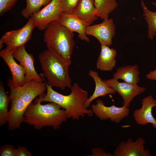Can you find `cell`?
<instances>
[{
    "label": "cell",
    "instance_id": "1",
    "mask_svg": "<svg viewBox=\"0 0 156 156\" xmlns=\"http://www.w3.org/2000/svg\"><path fill=\"white\" fill-rule=\"evenodd\" d=\"M7 85L10 90L11 107L9 112L8 128L13 131L20 128L24 121L27 108L37 97L47 90L45 82L32 80L22 86H15L9 78Z\"/></svg>",
    "mask_w": 156,
    "mask_h": 156
},
{
    "label": "cell",
    "instance_id": "2",
    "mask_svg": "<svg viewBox=\"0 0 156 156\" xmlns=\"http://www.w3.org/2000/svg\"><path fill=\"white\" fill-rule=\"evenodd\" d=\"M47 92L43 94L41 102H49L55 103L60 106L65 111L67 118L78 120L87 115L91 116L93 113L91 109H88L85 103L88 99V93L83 90L79 85L74 83L71 88V92L65 95L54 90L45 80Z\"/></svg>",
    "mask_w": 156,
    "mask_h": 156
},
{
    "label": "cell",
    "instance_id": "3",
    "mask_svg": "<svg viewBox=\"0 0 156 156\" xmlns=\"http://www.w3.org/2000/svg\"><path fill=\"white\" fill-rule=\"evenodd\" d=\"M43 94L39 96L36 102H32L28 107L24 114V122L36 129L48 126L57 129L68 119L65 111L54 103L42 104Z\"/></svg>",
    "mask_w": 156,
    "mask_h": 156
},
{
    "label": "cell",
    "instance_id": "4",
    "mask_svg": "<svg viewBox=\"0 0 156 156\" xmlns=\"http://www.w3.org/2000/svg\"><path fill=\"white\" fill-rule=\"evenodd\" d=\"M44 77L50 86L62 90L70 88L72 82L69 72L70 65L59 54L47 49L39 55Z\"/></svg>",
    "mask_w": 156,
    "mask_h": 156
},
{
    "label": "cell",
    "instance_id": "5",
    "mask_svg": "<svg viewBox=\"0 0 156 156\" xmlns=\"http://www.w3.org/2000/svg\"><path fill=\"white\" fill-rule=\"evenodd\" d=\"M74 34L58 21L50 23L44 30V41L48 49L56 53L70 65L75 45Z\"/></svg>",
    "mask_w": 156,
    "mask_h": 156
},
{
    "label": "cell",
    "instance_id": "6",
    "mask_svg": "<svg viewBox=\"0 0 156 156\" xmlns=\"http://www.w3.org/2000/svg\"><path fill=\"white\" fill-rule=\"evenodd\" d=\"M36 24L34 18L31 17L26 23L19 29L5 33L0 40V48L3 44L8 48L15 49L25 45L31 39Z\"/></svg>",
    "mask_w": 156,
    "mask_h": 156
},
{
    "label": "cell",
    "instance_id": "7",
    "mask_svg": "<svg viewBox=\"0 0 156 156\" xmlns=\"http://www.w3.org/2000/svg\"><path fill=\"white\" fill-rule=\"evenodd\" d=\"M96 104L91 106V109L95 115L100 120H110L116 123L120 122L129 115V108L123 106L117 107L114 105L109 107L105 105L102 100L98 99Z\"/></svg>",
    "mask_w": 156,
    "mask_h": 156
},
{
    "label": "cell",
    "instance_id": "8",
    "mask_svg": "<svg viewBox=\"0 0 156 156\" xmlns=\"http://www.w3.org/2000/svg\"><path fill=\"white\" fill-rule=\"evenodd\" d=\"M62 13L60 0H52L31 17L35 21L36 27L42 31L44 30L51 22L58 21Z\"/></svg>",
    "mask_w": 156,
    "mask_h": 156
},
{
    "label": "cell",
    "instance_id": "9",
    "mask_svg": "<svg viewBox=\"0 0 156 156\" xmlns=\"http://www.w3.org/2000/svg\"><path fill=\"white\" fill-rule=\"evenodd\" d=\"M85 33L87 36L96 38L101 44L109 46L112 44V39L115 34V27L113 20L108 18L101 23L86 26Z\"/></svg>",
    "mask_w": 156,
    "mask_h": 156
},
{
    "label": "cell",
    "instance_id": "10",
    "mask_svg": "<svg viewBox=\"0 0 156 156\" xmlns=\"http://www.w3.org/2000/svg\"><path fill=\"white\" fill-rule=\"evenodd\" d=\"M103 81L119 94L123 99L122 106L128 108L130 107V103L134 98L146 90V88L145 87L125 82H120L118 80L113 78Z\"/></svg>",
    "mask_w": 156,
    "mask_h": 156
},
{
    "label": "cell",
    "instance_id": "11",
    "mask_svg": "<svg viewBox=\"0 0 156 156\" xmlns=\"http://www.w3.org/2000/svg\"><path fill=\"white\" fill-rule=\"evenodd\" d=\"M13 55L25 70L26 83L32 80L44 81L42 73L39 75L36 72L34 66L35 60L33 55L26 51L25 45L15 49L13 53Z\"/></svg>",
    "mask_w": 156,
    "mask_h": 156
},
{
    "label": "cell",
    "instance_id": "12",
    "mask_svg": "<svg viewBox=\"0 0 156 156\" xmlns=\"http://www.w3.org/2000/svg\"><path fill=\"white\" fill-rule=\"evenodd\" d=\"M145 141L142 137L133 141L132 138L120 143L116 148L114 156H151L149 150L144 149Z\"/></svg>",
    "mask_w": 156,
    "mask_h": 156
},
{
    "label": "cell",
    "instance_id": "13",
    "mask_svg": "<svg viewBox=\"0 0 156 156\" xmlns=\"http://www.w3.org/2000/svg\"><path fill=\"white\" fill-rule=\"evenodd\" d=\"M15 49L6 48L1 51L0 56L5 62L11 72L12 81L15 86H22L26 83V71L24 67L15 61L13 53Z\"/></svg>",
    "mask_w": 156,
    "mask_h": 156
},
{
    "label": "cell",
    "instance_id": "14",
    "mask_svg": "<svg viewBox=\"0 0 156 156\" xmlns=\"http://www.w3.org/2000/svg\"><path fill=\"white\" fill-rule=\"evenodd\" d=\"M142 107L134 110L133 116L137 125H145L151 123L153 127L156 128V120L152 113L153 108L156 107V101L151 95L143 99L141 102Z\"/></svg>",
    "mask_w": 156,
    "mask_h": 156
},
{
    "label": "cell",
    "instance_id": "15",
    "mask_svg": "<svg viewBox=\"0 0 156 156\" xmlns=\"http://www.w3.org/2000/svg\"><path fill=\"white\" fill-rule=\"evenodd\" d=\"M58 21L70 31L78 33V37L81 40L90 41L85 33L86 28L88 25L73 13H62Z\"/></svg>",
    "mask_w": 156,
    "mask_h": 156
},
{
    "label": "cell",
    "instance_id": "16",
    "mask_svg": "<svg viewBox=\"0 0 156 156\" xmlns=\"http://www.w3.org/2000/svg\"><path fill=\"white\" fill-rule=\"evenodd\" d=\"M95 10L94 0H79L73 14L89 25L98 19L95 14Z\"/></svg>",
    "mask_w": 156,
    "mask_h": 156
},
{
    "label": "cell",
    "instance_id": "17",
    "mask_svg": "<svg viewBox=\"0 0 156 156\" xmlns=\"http://www.w3.org/2000/svg\"><path fill=\"white\" fill-rule=\"evenodd\" d=\"M116 51L108 46L101 44V50L96 64V67L102 71H111L115 66Z\"/></svg>",
    "mask_w": 156,
    "mask_h": 156
},
{
    "label": "cell",
    "instance_id": "18",
    "mask_svg": "<svg viewBox=\"0 0 156 156\" xmlns=\"http://www.w3.org/2000/svg\"><path fill=\"white\" fill-rule=\"evenodd\" d=\"M88 75L94 81L95 87L92 94L88 98L85 103V106L87 108L90 106L91 103L96 99L108 94H114L116 92L102 80L96 72L90 70Z\"/></svg>",
    "mask_w": 156,
    "mask_h": 156
},
{
    "label": "cell",
    "instance_id": "19",
    "mask_svg": "<svg viewBox=\"0 0 156 156\" xmlns=\"http://www.w3.org/2000/svg\"><path fill=\"white\" fill-rule=\"evenodd\" d=\"M140 72L137 65L119 67L113 75V78L121 79L125 82L132 84H137L139 81Z\"/></svg>",
    "mask_w": 156,
    "mask_h": 156
},
{
    "label": "cell",
    "instance_id": "20",
    "mask_svg": "<svg viewBox=\"0 0 156 156\" xmlns=\"http://www.w3.org/2000/svg\"><path fill=\"white\" fill-rule=\"evenodd\" d=\"M96 8L95 15L103 20L108 18L109 15L118 7L116 0H94Z\"/></svg>",
    "mask_w": 156,
    "mask_h": 156
},
{
    "label": "cell",
    "instance_id": "21",
    "mask_svg": "<svg viewBox=\"0 0 156 156\" xmlns=\"http://www.w3.org/2000/svg\"><path fill=\"white\" fill-rule=\"evenodd\" d=\"M141 4L144 12L143 16L148 24V37L153 40L156 36V11L152 12L147 8L143 1H141Z\"/></svg>",
    "mask_w": 156,
    "mask_h": 156
},
{
    "label": "cell",
    "instance_id": "22",
    "mask_svg": "<svg viewBox=\"0 0 156 156\" xmlns=\"http://www.w3.org/2000/svg\"><path fill=\"white\" fill-rule=\"evenodd\" d=\"M52 0H26V5L22 10L21 14L23 17L29 18L38 12L43 6H45Z\"/></svg>",
    "mask_w": 156,
    "mask_h": 156
},
{
    "label": "cell",
    "instance_id": "23",
    "mask_svg": "<svg viewBox=\"0 0 156 156\" xmlns=\"http://www.w3.org/2000/svg\"><path fill=\"white\" fill-rule=\"evenodd\" d=\"M10 102V96L5 92L3 84L0 85V125L1 126L8 122L9 112L8 108Z\"/></svg>",
    "mask_w": 156,
    "mask_h": 156
},
{
    "label": "cell",
    "instance_id": "24",
    "mask_svg": "<svg viewBox=\"0 0 156 156\" xmlns=\"http://www.w3.org/2000/svg\"><path fill=\"white\" fill-rule=\"evenodd\" d=\"M79 0H60L62 13H73L74 11Z\"/></svg>",
    "mask_w": 156,
    "mask_h": 156
},
{
    "label": "cell",
    "instance_id": "25",
    "mask_svg": "<svg viewBox=\"0 0 156 156\" xmlns=\"http://www.w3.org/2000/svg\"><path fill=\"white\" fill-rule=\"evenodd\" d=\"M18 0H0V15L11 10Z\"/></svg>",
    "mask_w": 156,
    "mask_h": 156
},
{
    "label": "cell",
    "instance_id": "26",
    "mask_svg": "<svg viewBox=\"0 0 156 156\" xmlns=\"http://www.w3.org/2000/svg\"><path fill=\"white\" fill-rule=\"evenodd\" d=\"M16 149L12 145L6 144L1 146L0 156H16Z\"/></svg>",
    "mask_w": 156,
    "mask_h": 156
},
{
    "label": "cell",
    "instance_id": "27",
    "mask_svg": "<svg viewBox=\"0 0 156 156\" xmlns=\"http://www.w3.org/2000/svg\"><path fill=\"white\" fill-rule=\"evenodd\" d=\"M90 156H113V154L110 153H107L103 150L101 147H96L92 149L91 154Z\"/></svg>",
    "mask_w": 156,
    "mask_h": 156
},
{
    "label": "cell",
    "instance_id": "28",
    "mask_svg": "<svg viewBox=\"0 0 156 156\" xmlns=\"http://www.w3.org/2000/svg\"><path fill=\"white\" fill-rule=\"evenodd\" d=\"M31 153L25 147L19 146L16 149V156H31Z\"/></svg>",
    "mask_w": 156,
    "mask_h": 156
},
{
    "label": "cell",
    "instance_id": "29",
    "mask_svg": "<svg viewBox=\"0 0 156 156\" xmlns=\"http://www.w3.org/2000/svg\"><path fill=\"white\" fill-rule=\"evenodd\" d=\"M146 77L148 79L156 80V69L147 73L146 75Z\"/></svg>",
    "mask_w": 156,
    "mask_h": 156
},
{
    "label": "cell",
    "instance_id": "30",
    "mask_svg": "<svg viewBox=\"0 0 156 156\" xmlns=\"http://www.w3.org/2000/svg\"><path fill=\"white\" fill-rule=\"evenodd\" d=\"M151 3L153 5L155 6L156 8V2H151Z\"/></svg>",
    "mask_w": 156,
    "mask_h": 156
}]
</instances>
